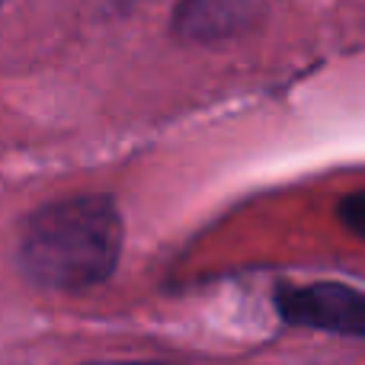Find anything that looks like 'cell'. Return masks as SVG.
Wrapping results in <instances>:
<instances>
[{
    "mask_svg": "<svg viewBox=\"0 0 365 365\" xmlns=\"http://www.w3.org/2000/svg\"><path fill=\"white\" fill-rule=\"evenodd\" d=\"M122 244L125 225L113 195H71L26 218L16 263L36 289L81 295L113 279Z\"/></svg>",
    "mask_w": 365,
    "mask_h": 365,
    "instance_id": "6da1fadb",
    "label": "cell"
},
{
    "mask_svg": "<svg viewBox=\"0 0 365 365\" xmlns=\"http://www.w3.org/2000/svg\"><path fill=\"white\" fill-rule=\"evenodd\" d=\"M272 308L285 327L365 340V295L346 282H279Z\"/></svg>",
    "mask_w": 365,
    "mask_h": 365,
    "instance_id": "7a4b0ae2",
    "label": "cell"
},
{
    "mask_svg": "<svg viewBox=\"0 0 365 365\" xmlns=\"http://www.w3.org/2000/svg\"><path fill=\"white\" fill-rule=\"evenodd\" d=\"M266 0H180L173 10V32L182 42H221L257 26Z\"/></svg>",
    "mask_w": 365,
    "mask_h": 365,
    "instance_id": "3957f363",
    "label": "cell"
},
{
    "mask_svg": "<svg viewBox=\"0 0 365 365\" xmlns=\"http://www.w3.org/2000/svg\"><path fill=\"white\" fill-rule=\"evenodd\" d=\"M340 218L353 234H362V192H353L340 202Z\"/></svg>",
    "mask_w": 365,
    "mask_h": 365,
    "instance_id": "277c9868",
    "label": "cell"
},
{
    "mask_svg": "<svg viewBox=\"0 0 365 365\" xmlns=\"http://www.w3.org/2000/svg\"><path fill=\"white\" fill-rule=\"evenodd\" d=\"M81 365H180V362H164V359H93Z\"/></svg>",
    "mask_w": 365,
    "mask_h": 365,
    "instance_id": "5b68a950",
    "label": "cell"
},
{
    "mask_svg": "<svg viewBox=\"0 0 365 365\" xmlns=\"http://www.w3.org/2000/svg\"><path fill=\"white\" fill-rule=\"evenodd\" d=\"M4 4H6V0H0V6H4Z\"/></svg>",
    "mask_w": 365,
    "mask_h": 365,
    "instance_id": "8992f818",
    "label": "cell"
}]
</instances>
